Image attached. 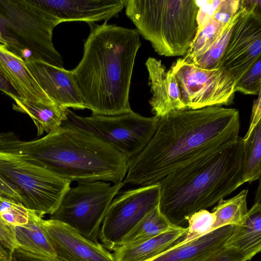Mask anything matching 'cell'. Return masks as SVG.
<instances>
[{
    "label": "cell",
    "mask_w": 261,
    "mask_h": 261,
    "mask_svg": "<svg viewBox=\"0 0 261 261\" xmlns=\"http://www.w3.org/2000/svg\"><path fill=\"white\" fill-rule=\"evenodd\" d=\"M239 13V9L237 13L224 25L219 36L204 53L186 62L205 69L220 68L221 60L228 44L233 27L238 19Z\"/></svg>",
    "instance_id": "26"
},
{
    "label": "cell",
    "mask_w": 261,
    "mask_h": 261,
    "mask_svg": "<svg viewBox=\"0 0 261 261\" xmlns=\"http://www.w3.org/2000/svg\"><path fill=\"white\" fill-rule=\"evenodd\" d=\"M0 148L23 154L70 182H122L130 160L97 138L65 125L28 141L13 132L0 133Z\"/></svg>",
    "instance_id": "3"
},
{
    "label": "cell",
    "mask_w": 261,
    "mask_h": 261,
    "mask_svg": "<svg viewBox=\"0 0 261 261\" xmlns=\"http://www.w3.org/2000/svg\"><path fill=\"white\" fill-rule=\"evenodd\" d=\"M174 227L160 212L158 205L147 213L123 239L119 246L150 239Z\"/></svg>",
    "instance_id": "23"
},
{
    "label": "cell",
    "mask_w": 261,
    "mask_h": 261,
    "mask_svg": "<svg viewBox=\"0 0 261 261\" xmlns=\"http://www.w3.org/2000/svg\"><path fill=\"white\" fill-rule=\"evenodd\" d=\"M205 261H247L244 255L238 249L224 246L211 255Z\"/></svg>",
    "instance_id": "33"
},
{
    "label": "cell",
    "mask_w": 261,
    "mask_h": 261,
    "mask_svg": "<svg viewBox=\"0 0 261 261\" xmlns=\"http://www.w3.org/2000/svg\"><path fill=\"white\" fill-rule=\"evenodd\" d=\"M42 223L57 256L68 261H115L100 243L89 240L68 225L49 219H43Z\"/></svg>",
    "instance_id": "13"
},
{
    "label": "cell",
    "mask_w": 261,
    "mask_h": 261,
    "mask_svg": "<svg viewBox=\"0 0 261 261\" xmlns=\"http://www.w3.org/2000/svg\"><path fill=\"white\" fill-rule=\"evenodd\" d=\"M125 7L139 34L158 54H186L197 30L196 1L126 0Z\"/></svg>",
    "instance_id": "5"
},
{
    "label": "cell",
    "mask_w": 261,
    "mask_h": 261,
    "mask_svg": "<svg viewBox=\"0 0 261 261\" xmlns=\"http://www.w3.org/2000/svg\"><path fill=\"white\" fill-rule=\"evenodd\" d=\"M261 57L259 58L236 83L234 91L246 95L258 94L261 92Z\"/></svg>",
    "instance_id": "30"
},
{
    "label": "cell",
    "mask_w": 261,
    "mask_h": 261,
    "mask_svg": "<svg viewBox=\"0 0 261 261\" xmlns=\"http://www.w3.org/2000/svg\"><path fill=\"white\" fill-rule=\"evenodd\" d=\"M257 96V99L253 102L250 126L246 135L243 138V139L247 138L254 128L261 122V92Z\"/></svg>",
    "instance_id": "37"
},
{
    "label": "cell",
    "mask_w": 261,
    "mask_h": 261,
    "mask_svg": "<svg viewBox=\"0 0 261 261\" xmlns=\"http://www.w3.org/2000/svg\"><path fill=\"white\" fill-rule=\"evenodd\" d=\"M124 186L103 181L78 182L70 187L57 209L50 215L90 241L98 242L100 228L113 199Z\"/></svg>",
    "instance_id": "8"
},
{
    "label": "cell",
    "mask_w": 261,
    "mask_h": 261,
    "mask_svg": "<svg viewBox=\"0 0 261 261\" xmlns=\"http://www.w3.org/2000/svg\"><path fill=\"white\" fill-rule=\"evenodd\" d=\"M241 0H215L212 17L223 24H226L237 13Z\"/></svg>",
    "instance_id": "32"
},
{
    "label": "cell",
    "mask_w": 261,
    "mask_h": 261,
    "mask_svg": "<svg viewBox=\"0 0 261 261\" xmlns=\"http://www.w3.org/2000/svg\"><path fill=\"white\" fill-rule=\"evenodd\" d=\"M244 140L169 173L158 183L159 208L170 223L186 228L194 213L217 203L243 184Z\"/></svg>",
    "instance_id": "4"
},
{
    "label": "cell",
    "mask_w": 261,
    "mask_h": 261,
    "mask_svg": "<svg viewBox=\"0 0 261 261\" xmlns=\"http://www.w3.org/2000/svg\"><path fill=\"white\" fill-rule=\"evenodd\" d=\"M215 217L212 212L202 210L192 215L188 220L187 234L181 242H186L214 230Z\"/></svg>",
    "instance_id": "28"
},
{
    "label": "cell",
    "mask_w": 261,
    "mask_h": 261,
    "mask_svg": "<svg viewBox=\"0 0 261 261\" xmlns=\"http://www.w3.org/2000/svg\"><path fill=\"white\" fill-rule=\"evenodd\" d=\"M0 34L5 38L9 44L8 49L17 54L19 46L10 31L8 21L4 16L0 13Z\"/></svg>",
    "instance_id": "35"
},
{
    "label": "cell",
    "mask_w": 261,
    "mask_h": 261,
    "mask_svg": "<svg viewBox=\"0 0 261 261\" xmlns=\"http://www.w3.org/2000/svg\"><path fill=\"white\" fill-rule=\"evenodd\" d=\"M0 43L5 44L7 47L9 46V44L5 38L0 34Z\"/></svg>",
    "instance_id": "39"
},
{
    "label": "cell",
    "mask_w": 261,
    "mask_h": 261,
    "mask_svg": "<svg viewBox=\"0 0 261 261\" xmlns=\"http://www.w3.org/2000/svg\"><path fill=\"white\" fill-rule=\"evenodd\" d=\"M225 246L239 250L250 260L261 250V202L255 203L245 219L236 225Z\"/></svg>",
    "instance_id": "20"
},
{
    "label": "cell",
    "mask_w": 261,
    "mask_h": 261,
    "mask_svg": "<svg viewBox=\"0 0 261 261\" xmlns=\"http://www.w3.org/2000/svg\"><path fill=\"white\" fill-rule=\"evenodd\" d=\"M10 261H68L56 256L51 257L38 255L24 250L19 247L13 251Z\"/></svg>",
    "instance_id": "34"
},
{
    "label": "cell",
    "mask_w": 261,
    "mask_h": 261,
    "mask_svg": "<svg viewBox=\"0 0 261 261\" xmlns=\"http://www.w3.org/2000/svg\"><path fill=\"white\" fill-rule=\"evenodd\" d=\"M2 14L20 49L26 48L39 60L58 67L63 61L53 42V32L59 20L32 0L0 1Z\"/></svg>",
    "instance_id": "9"
},
{
    "label": "cell",
    "mask_w": 261,
    "mask_h": 261,
    "mask_svg": "<svg viewBox=\"0 0 261 261\" xmlns=\"http://www.w3.org/2000/svg\"><path fill=\"white\" fill-rule=\"evenodd\" d=\"M145 65L152 93L149 102L154 116L160 118L173 112L187 109L172 70L166 71L161 60L152 57L148 58Z\"/></svg>",
    "instance_id": "16"
},
{
    "label": "cell",
    "mask_w": 261,
    "mask_h": 261,
    "mask_svg": "<svg viewBox=\"0 0 261 261\" xmlns=\"http://www.w3.org/2000/svg\"><path fill=\"white\" fill-rule=\"evenodd\" d=\"M248 190H243L228 199L220 200L212 210L215 217L214 229L228 225H237L246 218L248 210L247 197Z\"/></svg>",
    "instance_id": "24"
},
{
    "label": "cell",
    "mask_w": 261,
    "mask_h": 261,
    "mask_svg": "<svg viewBox=\"0 0 261 261\" xmlns=\"http://www.w3.org/2000/svg\"><path fill=\"white\" fill-rule=\"evenodd\" d=\"M25 63L40 87L53 101L68 109H86L71 70L39 60Z\"/></svg>",
    "instance_id": "14"
},
{
    "label": "cell",
    "mask_w": 261,
    "mask_h": 261,
    "mask_svg": "<svg viewBox=\"0 0 261 261\" xmlns=\"http://www.w3.org/2000/svg\"><path fill=\"white\" fill-rule=\"evenodd\" d=\"M43 219L34 211H29L26 224L14 226L18 247L38 255L56 257V254L42 223Z\"/></svg>",
    "instance_id": "22"
},
{
    "label": "cell",
    "mask_w": 261,
    "mask_h": 261,
    "mask_svg": "<svg viewBox=\"0 0 261 261\" xmlns=\"http://www.w3.org/2000/svg\"><path fill=\"white\" fill-rule=\"evenodd\" d=\"M17 247L14 227L0 217V261H10L12 252Z\"/></svg>",
    "instance_id": "31"
},
{
    "label": "cell",
    "mask_w": 261,
    "mask_h": 261,
    "mask_svg": "<svg viewBox=\"0 0 261 261\" xmlns=\"http://www.w3.org/2000/svg\"><path fill=\"white\" fill-rule=\"evenodd\" d=\"M239 10L220 64L236 83L261 57V1L241 0Z\"/></svg>",
    "instance_id": "12"
},
{
    "label": "cell",
    "mask_w": 261,
    "mask_h": 261,
    "mask_svg": "<svg viewBox=\"0 0 261 261\" xmlns=\"http://www.w3.org/2000/svg\"><path fill=\"white\" fill-rule=\"evenodd\" d=\"M0 175L14 185L22 204L39 217L51 215L70 187V182L27 156L0 148Z\"/></svg>",
    "instance_id": "6"
},
{
    "label": "cell",
    "mask_w": 261,
    "mask_h": 261,
    "mask_svg": "<svg viewBox=\"0 0 261 261\" xmlns=\"http://www.w3.org/2000/svg\"><path fill=\"white\" fill-rule=\"evenodd\" d=\"M159 118L146 117L131 111L116 116L92 114L88 117L66 109L62 125L75 127L131 158L141 151L153 135Z\"/></svg>",
    "instance_id": "7"
},
{
    "label": "cell",
    "mask_w": 261,
    "mask_h": 261,
    "mask_svg": "<svg viewBox=\"0 0 261 261\" xmlns=\"http://www.w3.org/2000/svg\"><path fill=\"white\" fill-rule=\"evenodd\" d=\"M0 75L23 99L47 103H56L40 87L29 71L24 61L9 50L6 45L1 43Z\"/></svg>",
    "instance_id": "17"
},
{
    "label": "cell",
    "mask_w": 261,
    "mask_h": 261,
    "mask_svg": "<svg viewBox=\"0 0 261 261\" xmlns=\"http://www.w3.org/2000/svg\"><path fill=\"white\" fill-rule=\"evenodd\" d=\"M37 6L56 17L60 23L85 21L88 24L116 16L126 0H32Z\"/></svg>",
    "instance_id": "15"
},
{
    "label": "cell",
    "mask_w": 261,
    "mask_h": 261,
    "mask_svg": "<svg viewBox=\"0 0 261 261\" xmlns=\"http://www.w3.org/2000/svg\"><path fill=\"white\" fill-rule=\"evenodd\" d=\"M186 234L187 228L174 227L150 239L119 246L112 254L115 261H149L182 242Z\"/></svg>",
    "instance_id": "19"
},
{
    "label": "cell",
    "mask_w": 261,
    "mask_h": 261,
    "mask_svg": "<svg viewBox=\"0 0 261 261\" xmlns=\"http://www.w3.org/2000/svg\"><path fill=\"white\" fill-rule=\"evenodd\" d=\"M0 196L14 199L22 203L18 189L0 175Z\"/></svg>",
    "instance_id": "36"
},
{
    "label": "cell",
    "mask_w": 261,
    "mask_h": 261,
    "mask_svg": "<svg viewBox=\"0 0 261 261\" xmlns=\"http://www.w3.org/2000/svg\"><path fill=\"white\" fill-rule=\"evenodd\" d=\"M0 92L11 97L14 95H17L13 88L0 75Z\"/></svg>",
    "instance_id": "38"
},
{
    "label": "cell",
    "mask_w": 261,
    "mask_h": 261,
    "mask_svg": "<svg viewBox=\"0 0 261 261\" xmlns=\"http://www.w3.org/2000/svg\"><path fill=\"white\" fill-rule=\"evenodd\" d=\"M89 24L82 58L71 70L86 109L104 116L128 113L133 68L141 45L139 33L107 21Z\"/></svg>",
    "instance_id": "2"
},
{
    "label": "cell",
    "mask_w": 261,
    "mask_h": 261,
    "mask_svg": "<svg viewBox=\"0 0 261 261\" xmlns=\"http://www.w3.org/2000/svg\"><path fill=\"white\" fill-rule=\"evenodd\" d=\"M243 140L242 180L243 184H250L260 178L261 174V122Z\"/></svg>",
    "instance_id": "25"
},
{
    "label": "cell",
    "mask_w": 261,
    "mask_h": 261,
    "mask_svg": "<svg viewBox=\"0 0 261 261\" xmlns=\"http://www.w3.org/2000/svg\"><path fill=\"white\" fill-rule=\"evenodd\" d=\"M157 184L122 192L113 199L102 222L98 239L109 250L118 248L123 239L150 211L159 205Z\"/></svg>",
    "instance_id": "11"
},
{
    "label": "cell",
    "mask_w": 261,
    "mask_h": 261,
    "mask_svg": "<svg viewBox=\"0 0 261 261\" xmlns=\"http://www.w3.org/2000/svg\"><path fill=\"white\" fill-rule=\"evenodd\" d=\"M240 127L236 109L211 106L170 113L159 118L148 144L130 158L123 182L157 184L173 171L234 142Z\"/></svg>",
    "instance_id": "1"
},
{
    "label": "cell",
    "mask_w": 261,
    "mask_h": 261,
    "mask_svg": "<svg viewBox=\"0 0 261 261\" xmlns=\"http://www.w3.org/2000/svg\"><path fill=\"white\" fill-rule=\"evenodd\" d=\"M228 225L186 242H180L149 261H205L225 246L235 227Z\"/></svg>",
    "instance_id": "18"
},
{
    "label": "cell",
    "mask_w": 261,
    "mask_h": 261,
    "mask_svg": "<svg viewBox=\"0 0 261 261\" xmlns=\"http://www.w3.org/2000/svg\"><path fill=\"white\" fill-rule=\"evenodd\" d=\"M225 25L212 17L204 19L197 26L195 36L182 60L189 62L204 53L219 36Z\"/></svg>",
    "instance_id": "27"
},
{
    "label": "cell",
    "mask_w": 261,
    "mask_h": 261,
    "mask_svg": "<svg viewBox=\"0 0 261 261\" xmlns=\"http://www.w3.org/2000/svg\"><path fill=\"white\" fill-rule=\"evenodd\" d=\"M29 211L22 203L0 196V217L9 225L14 227L26 224Z\"/></svg>",
    "instance_id": "29"
},
{
    "label": "cell",
    "mask_w": 261,
    "mask_h": 261,
    "mask_svg": "<svg viewBox=\"0 0 261 261\" xmlns=\"http://www.w3.org/2000/svg\"><path fill=\"white\" fill-rule=\"evenodd\" d=\"M187 109L228 105L234 98L233 75L222 68L202 69L178 58L171 66Z\"/></svg>",
    "instance_id": "10"
},
{
    "label": "cell",
    "mask_w": 261,
    "mask_h": 261,
    "mask_svg": "<svg viewBox=\"0 0 261 261\" xmlns=\"http://www.w3.org/2000/svg\"><path fill=\"white\" fill-rule=\"evenodd\" d=\"M14 101L13 109L28 115L37 130V136L60 126L66 117V108L59 104L35 102L23 99L17 95L11 97Z\"/></svg>",
    "instance_id": "21"
}]
</instances>
